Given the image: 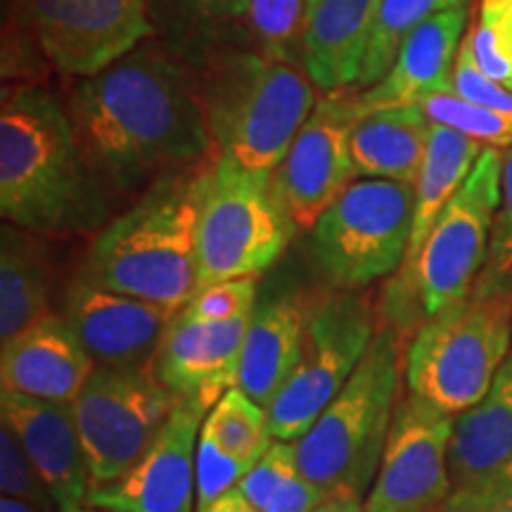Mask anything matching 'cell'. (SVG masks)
<instances>
[{"label": "cell", "mask_w": 512, "mask_h": 512, "mask_svg": "<svg viewBox=\"0 0 512 512\" xmlns=\"http://www.w3.org/2000/svg\"><path fill=\"white\" fill-rule=\"evenodd\" d=\"M72 121L98 174L121 190L216 157L204 95L155 48L138 46L88 76L74 93Z\"/></svg>", "instance_id": "1"}, {"label": "cell", "mask_w": 512, "mask_h": 512, "mask_svg": "<svg viewBox=\"0 0 512 512\" xmlns=\"http://www.w3.org/2000/svg\"><path fill=\"white\" fill-rule=\"evenodd\" d=\"M0 214L43 235L91 233L110 214L98 174L72 117L46 88H5L0 105Z\"/></svg>", "instance_id": "2"}, {"label": "cell", "mask_w": 512, "mask_h": 512, "mask_svg": "<svg viewBox=\"0 0 512 512\" xmlns=\"http://www.w3.org/2000/svg\"><path fill=\"white\" fill-rule=\"evenodd\" d=\"M195 178H162L138 204L107 221L81 273L114 292L183 311L200 290Z\"/></svg>", "instance_id": "3"}, {"label": "cell", "mask_w": 512, "mask_h": 512, "mask_svg": "<svg viewBox=\"0 0 512 512\" xmlns=\"http://www.w3.org/2000/svg\"><path fill=\"white\" fill-rule=\"evenodd\" d=\"M501 176L503 152L484 147L472 174L434 221L420 252L401 264L384 287L380 320L401 342L475 290L501 204Z\"/></svg>", "instance_id": "4"}, {"label": "cell", "mask_w": 512, "mask_h": 512, "mask_svg": "<svg viewBox=\"0 0 512 512\" xmlns=\"http://www.w3.org/2000/svg\"><path fill=\"white\" fill-rule=\"evenodd\" d=\"M401 339L380 325L366 354L302 439L299 465L328 498H361L373 486L392 430L403 370Z\"/></svg>", "instance_id": "5"}, {"label": "cell", "mask_w": 512, "mask_h": 512, "mask_svg": "<svg viewBox=\"0 0 512 512\" xmlns=\"http://www.w3.org/2000/svg\"><path fill=\"white\" fill-rule=\"evenodd\" d=\"M202 95L216 155L256 174H273L283 164L318 105L309 74L254 53L221 62Z\"/></svg>", "instance_id": "6"}, {"label": "cell", "mask_w": 512, "mask_h": 512, "mask_svg": "<svg viewBox=\"0 0 512 512\" xmlns=\"http://www.w3.org/2000/svg\"><path fill=\"white\" fill-rule=\"evenodd\" d=\"M510 349L512 294L472 290L411 337L403 354L408 392L458 418L484 399Z\"/></svg>", "instance_id": "7"}, {"label": "cell", "mask_w": 512, "mask_h": 512, "mask_svg": "<svg viewBox=\"0 0 512 512\" xmlns=\"http://www.w3.org/2000/svg\"><path fill=\"white\" fill-rule=\"evenodd\" d=\"M200 287L259 278L283 256L294 226L273 190L256 174L216 155L195 178Z\"/></svg>", "instance_id": "8"}, {"label": "cell", "mask_w": 512, "mask_h": 512, "mask_svg": "<svg viewBox=\"0 0 512 512\" xmlns=\"http://www.w3.org/2000/svg\"><path fill=\"white\" fill-rule=\"evenodd\" d=\"M415 185L361 178L311 228L309 252L332 290H363L399 271L413 235Z\"/></svg>", "instance_id": "9"}, {"label": "cell", "mask_w": 512, "mask_h": 512, "mask_svg": "<svg viewBox=\"0 0 512 512\" xmlns=\"http://www.w3.org/2000/svg\"><path fill=\"white\" fill-rule=\"evenodd\" d=\"M377 316L363 290H325L311 299L304 347L283 392L268 406L273 437L302 439L347 384L375 337Z\"/></svg>", "instance_id": "10"}, {"label": "cell", "mask_w": 512, "mask_h": 512, "mask_svg": "<svg viewBox=\"0 0 512 512\" xmlns=\"http://www.w3.org/2000/svg\"><path fill=\"white\" fill-rule=\"evenodd\" d=\"M152 363L95 366L72 401L91 486L126 475L152 444L176 406Z\"/></svg>", "instance_id": "11"}, {"label": "cell", "mask_w": 512, "mask_h": 512, "mask_svg": "<svg viewBox=\"0 0 512 512\" xmlns=\"http://www.w3.org/2000/svg\"><path fill=\"white\" fill-rule=\"evenodd\" d=\"M456 415L408 392L399 401L380 470L366 496L368 512H434L453 491L451 439Z\"/></svg>", "instance_id": "12"}, {"label": "cell", "mask_w": 512, "mask_h": 512, "mask_svg": "<svg viewBox=\"0 0 512 512\" xmlns=\"http://www.w3.org/2000/svg\"><path fill=\"white\" fill-rule=\"evenodd\" d=\"M24 17L57 72L86 79L152 34L147 0H24Z\"/></svg>", "instance_id": "13"}, {"label": "cell", "mask_w": 512, "mask_h": 512, "mask_svg": "<svg viewBox=\"0 0 512 512\" xmlns=\"http://www.w3.org/2000/svg\"><path fill=\"white\" fill-rule=\"evenodd\" d=\"M363 114L356 95L328 93L313 107L273 171V190L294 228L311 230L354 178L351 128Z\"/></svg>", "instance_id": "14"}, {"label": "cell", "mask_w": 512, "mask_h": 512, "mask_svg": "<svg viewBox=\"0 0 512 512\" xmlns=\"http://www.w3.org/2000/svg\"><path fill=\"white\" fill-rule=\"evenodd\" d=\"M207 411L178 401L126 475L91 486L86 508L105 512H195L197 441Z\"/></svg>", "instance_id": "15"}, {"label": "cell", "mask_w": 512, "mask_h": 512, "mask_svg": "<svg viewBox=\"0 0 512 512\" xmlns=\"http://www.w3.org/2000/svg\"><path fill=\"white\" fill-rule=\"evenodd\" d=\"M60 316L95 366L121 368L150 363L176 313L102 287L81 273L64 292Z\"/></svg>", "instance_id": "16"}, {"label": "cell", "mask_w": 512, "mask_h": 512, "mask_svg": "<svg viewBox=\"0 0 512 512\" xmlns=\"http://www.w3.org/2000/svg\"><path fill=\"white\" fill-rule=\"evenodd\" d=\"M249 316L200 320L178 311L150 361L157 380L176 401L195 403L209 413L238 384Z\"/></svg>", "instance_id": "17"}, {"label": "cell", "mask_w": 512, "mask_h": 512, "mask_svg": "<svg viewBox=\"0 0 512 512\" xmlns=\"http://www.w3.org/2000/svg\"><path fill=\"white\" fill-rule=\"evenodd\" d=\"M0 425L15 434L19 446L48 486L57 512H79L91 491L86 453L72 413V403L0 394Z\"/></svg>", "instance_id": "18"}, {"label": "cell", "mask_w": 512, "mask_h": 512, "mask_svg": "<svg viewBox=\"0 0 512 512\" xmlns=\"http://www.w3.org/2000/svg\"><path fill=\"white\" fill-rule=\"evenodd\" d=\"M95 370L60 313H48L0 347V387L31 399L72 403Z\"/></svg>", "instance_id": "19"}, {"label": "cell", "mask_w": 512, "mask_h": 512, "mask_svg": "<svg viewBox=\"0 0 512 512\" xmlns=\"http://www.w3.org/2000/svg\"><path fill=\"white\" fill-rule=\"evenodd\" d=\"M467 27V5L439 12L406 38L382 81L356 95L361 114L387 107H420L434 93L451 91L453 64Z\"/></svg>", "instance_id": "20"}, {"label": "cell", "mask_w": 512, "mask_h": 512, "mask_svg": "<svg viewBox=\"0 0 512 512\" xmlns=\"http://www.w3.org/2000/svg\"><path fill=\"white\" fill-rule=\"evenodd\" d=\"M311 299L299 290L256 299L242 344L238 384L249 399L268 406L278 399L302 356Z\"/></svg>", "instance_id": "21"}, {"label": "cell", "mask_w": 512, "mask_h": 512, "mask_svg": "<svg viewBox=\"0 0 512 512\" xmlns=\"http://www.w3.org/2000/svg\"><path fill=\"white\" fill-rule=\"evenodd\" d=\"M382 0H309L302 31L304 72L318 91L354 88Z\"/></svg>", "instance_id": "22"}, {"label": "cell", "mask_w": 512, "mask_h": 512, "mask_svg": "<svg viewBox=\"0 0 512 512\" xmlns=\"http://www.w3.org/2000/svg\"><path fill=\"white\" fill-rule=\"evenodd\" d=\"M448 463L453 489L494 482L512 465V349L484 399L456 418Z\"/></svg>", "instance_id": "23"}, {"label": "cell", "mask_w": 512, "mask_h": 512, "mask_svg": "<svg viewBox=\"0 0 512 512\" xmlns=\"http://www.w3.org/2000/svg\"><path fill=\"white\" fill-rule=\"evenodd\" d=\"M432 121L420 107L366 112L351 128L354 174L415 185L430 145Z\"/></svg>", "instance_id": "24"}, {"label": "cell", "mask_w": 512, "mask_h": 512, "mask_svg": "<svg viewBox=\"0 0 512 512\" xmlns=\"http://www.w3.org/2000/svg\"><path fill=\"white\" fill-rule=\"evenodd\" d=\"M41 238L12 223H5L0 233V342L53 313V268Z\"/></svg>", "instance_id": "25"}, {"label": "cell", "mask_w": 512, "mask_h": 512, "mask_svg": "<svg viewBox=\"0 0 512 512\" xmlns=\"http://www.w3.org/2000/svg\"><path fill=\"white\" fill-rule=\"evenodd\" d=\"M482 152V143L432 121L430 145H427L425 162H422L420 176L415 181L413 235L406 261H411L420 252L422 242H425L427 233L432 230L434 221L439 219L441 211L451 202V197L456 195L460 185L472 174Z\"/></svg>", "instance_id": "26"}, {"label": "cell", "mask_w": 512, "mask_h": 512, "mask_svg": "<svg viewBox=\"0 0 512 512\" xmlns=\"http://www.w3.org/2000/svg\"><path fill=\"white\" fill-rule=\"evenodd\" d=\"M256 512H313L328 496L304 475L294 441L275 439L238 484Z\"/></svg>", "instance_id": "27"}, {"label": "cell", "mask_w": 512, "mask_h": 512, "mask_svg": "<svg viewBox=\"0 0 512 512\" xmlns=\"http://www.w3.org/2000/svg\"><path fill=\"white\" fill-rule=\"evenodd\" d=\"M460 5H467V0H382L356 86L370 88L382 81L392 69L406 38L420 24H425L439 12L460 8Z\"/></svg>", "instance_id": "28"}, {"label": "cell", "mask_w": 512, "mask_h": 512, "mask_svg": "<svg viewBox=\"0 0 512 512\" xmlns=\"http://www.w3.org/2000/svg\"><path fill=\"white\" fill-rule=\"evenodd\" d=\"M202 432L223 453L245 463H259L275 441L266 408L249 399L238 387L228 389L211 408L204 418Z\"/></svg>", "instance_id": "29"}, {"label": "cell", "mask_w": 512, "mask_h": 512, "mask_svg": "<svg viewBox=\"0 0 512 512\" xmlns=\"http://www.w3.org/2000/svg\"><path fill=\"white\" fill-rule=\"evenodd\" d=\"M420 110L434 124L453 128V131L477 140L484 147L505 150V147L512 145V117L463 100L458 93H453V88L425 98L420 102Z\"/></svg>", "instance_id": "30"}, {"label": "cell", "mask_w": 512, "mask_h": 512, "mask_svg": "<svg viewBox=\"0 0 512 512\" xmlns=\"http://www.w3.org/2000/svg\"><path fill=\"white\" fill-rule=\"evenodd\" d=\"M463 43L489 79L512 86V3H479Z\"/></svg>", "instance_id": "31"}, {"label": "cell", "mask_w": 512, "mask_h": 512, "mask_svg": "<svg viewBox=\"0 0 512 512\" xmlns=\"http://www.w3.org/2000/svg\"><path fill=\"white\" fill-rule=\"evenodd\" d=\"M309 0H249L247 22L266 55L287 60L294 46H302Z\"/></svg>", "instance_id": "32"}, {"label": "cell", "mask_w": 512, "mask_h": 512, "mask_svg": "<svg viewBox=\"0 0 512 512\" xmlns=\"http://www.w3.org/2000/svg\"><path fill=\"white\" fill-rule=\"evenodd\" d=\"M475 290L482 294H512V145L503 152L501 204L491 228L489 256Z\"/></svg>", "instance_id": "33"}, {"label": "cell", "mask_w": 512, "mask_h": 512, "mask_svg": "<svg viewBox=\"0 0 512 512\" xmlns=\"http://www.w3.org/2000/svg\"><path fill=\"white\" fill-rule=\"evenodd\" d=\"M0 491L3 496L27 501L43 512H57L48 486L38 477L36 467L29 463L27 453L19 446L15 434L0 425Z\"/></svg>", "instance_id": "34"}, {"label": "cell", "mask_w": 512, "mask_h": 512, "mask_svg": "<svg viewBox=\"0 0 512 512\" xmlns=\"http://www.w3.org/2000/svg\"><path fill=\"white\" fill-rule=\"evenodd\" d=\"M254 465L256 463H245L223 453L207 434L200 432L195 463V512L207 508L226 491L235 489Z\"/></svg>", "instance_id": "35"}, {"label": "cell", "mask_w": 512, "mask_h": 512, "mask_svg": "<svg viewBox=\"0 0 512 512\" xmlns=\"http://www.w3.org/2000/svg\"><path fill=\"white\" fill-rule=\"evenodd\" d=\"M256 306V278H233L200 287L185 313L200 320H230L249 316Z\"/></svg>", "instance_id": "36"}, {"label": "cell", "mask_w": 512, "mask_h": 512, "mask_svg": "<svg viewBox=\"0 0 512 512\" xmlns=\"http://www.w3.org/2000/svg\"><path fill=\"white\" fill-rule=\"evenodd\" d=\"M451 88L453 93H458L463 100H470L475 102V105L486 107V110H494L505 114V117H512V88L489 79V76L477 67V62L472 60L465 43H460L456 64H453Z\"/></svg>", "instance_id": "37"}, {"label": "cell", "mask_w": 512, "mask_h": 512, "mask_svg": "<svg viewBox=\"0 0 512 512\" xmlns=\"http://www.w3.org/2000/svg\"><path fill=\"white\" fill-rule=\"evenodd\" d=\"M434 512H512V482L498 477L470 489H453Z\"/></svg>", "instance_id": "38"}, {"label": "cell", "mask_w": 512, "mask_h": 512, "mask_svg": "<svg viewBox=\"0 0 512 512\" xmlns=\"http://www.w3.org/2000/svg\"><path fill=\"white\" fill-rule=\"evenodd\" d=\"M185 8L207 19L245 17L249 0H181Z\"/></svg>", "instance_id": "39"}, {"label": "cell", "mask_w": 512, "mask_h": 512, "mask_svg": "<svg viewBox=\"0 0 512 512\" xmlns=\"http://www.w3.org/2000/svg\"><path fill=\"white\" fill-rule=\"evenodd\" d=\"M197 512H256V508L252 503L242 496V491L235 486V489L226 491V494L216 498L214 503L207 505V508L197 510Z\"/></svg>", "instance_id": "40"}, {"label": "cell", "mask_w": 512, "mask_h": 512, "mask_svg": "<svg viewBox=\"0 0 512 512\" xmlns=\"http://www.w3.org/2000/svg\"><path fill=\"white\" fill-rule=\"evenodd\" d=\"M313 512H368L361 498H328Z\"/></svg>", "instance_id": "41"}, {"label": "cell", "mask_w": 512, "mask_h": 512, "mask_svg": "<svg viewBox=\"0 0 512 512\" xmlns=\"http://www.w3.org/2000/svg\"><path fill=\"white\" fill-rule=\"evenodd\" d=\"M0 512H43V510L27 501H19V498L3 496L0 498Z\"/></svg>", "instance_id": "42"}, {"label": "cell", "mask_w": 512, "mask_h": 512, "mask_svg": "<svg viewBox=\"0 0 512 512\" xmlns=\"http://www.w3.org/2000/svg\"><path fill=\"white\" fill-rule=\"evenodd\" d=\"M482 3H512V0H482Z\"/></svg>", "instance_id": "43"}, {"label": "cell", "mask_w": 512, "mask_h": 512, "mask_svg": "<svg viewBox=\"0 0 512 512\" xmlns=\"http://www.w3.org/2000/svg\"><path fill=\"white\" fill-rule=\"evenodd\" d=\"M505 479H510V482H512V465L508 467V470H505V475H503Z\"/></svg>", "instance_id": "44"}, {"label": "cell", "mask_w": 512, "mask_h": 512, "mask_svg": "<svg viewBox=\"0 0 512 512\" xmlns=\"http://www.w3.org/2000/svg\"><path fill=\"white\" fill-rule=\"evenodd\" d=\"M79 512H98V510H93V508H86V510H79Z\"/></svg>", "instance_id": "45"}, {"label": "cell", "mask_w": 512, "mask_h": 512, "mask_svg": "<svg viewBox=\"0 0 512 512\" xmlns=\"http://www.w3.org/2000/svg\"><path fill=\"white\" fill-rule=\"evenodd\" d=\"M510 88H512V86H510Z\"/></svg>", "instance_id": "46"}]
</instances>
